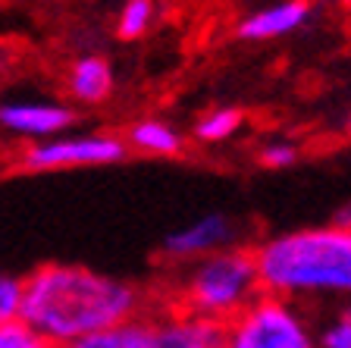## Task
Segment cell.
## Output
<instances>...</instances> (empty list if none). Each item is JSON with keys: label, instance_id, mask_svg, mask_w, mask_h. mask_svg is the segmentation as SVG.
<instances>
[{"label": "cell", "instance_id": "obj_4", "mask_svg": "<svg viewBox=\"0 0 351 348\" xmlns=\"http://www.w3.org/2000/svg\"><path fill=\"white\" fill-rule=\"evenodd\" d=\"M219 348H317V329L304 308L261 295L223 327Z\"/></svg>", "mask_w": 351, "mask_h": 348}, {"label": "cell", "instance_id": "obj_14", "mask_svg": "<svg viewBox=\"0 0 351 348\" xmlns=\"http://www.w3.org/2000/svg\"><path fill=\"white\" fill-rule=\"evenodd\" d=\"M157 16V3L154 0H125L117 13V35L123 41H138L141 35H147Z\"/></svg>", "mask_w": 351, "mask_h": 348}, {"label": "cell", "instance_id": "obj_11", "mask_svg": "<svg viewBox=\"0 0 351 348\" xmlns=\"http://www.w3.org/2000/svg\"><path fill=\"white\" fill-rule=\"evenodd\" d=\"M123 141L132 154L141 157H179L185 151V135L160 116H138L135 123H129Z\"/></svg>", "mask_w": 351, "mask_h": 348}, {"label": "cell", "instance_id": "obj_1", "mask_svg": "<svg viewBox=\"0 0 351 348\" xmlns=\"http://www.w3.org/2000/svg\"><path fill=\"white\" fill-rule=\"evenodd\" d=\"M154 311L145 286L82 264H41L22 279L19 320L53 348Z\"/></svg>", "mask_w": 351, "mask_h": 348}, {"label": "cell", "instance_id": "obj_8", "mask_svg": "<svg viewBox=\"0 0 351 348\" xmlns=\"http://www.w3.org/2000/svg\"><path fill=\"white\" fill-rule=\"evenodd\" d=\"M63 88L73 107H101L113 97L117 76L107 57L101 54H79L63 73Z\"/></svg>", "mask_w": 351, "mask_h": 348}, {"label": "cell", "instance_id": "obj_20", "mask_svg": "<svg viewBox=\"0 0 351 348\" xmlns=\"http://www.w3.org/2000/svg\"><path fill=\"white\" fill-rule=\"evenodd\" d=\"M7 69H10V54L3 51V47H0V79L7 76Z\"/></svg>", "mask_w": 351, "mask_h": 348}, {"label": "cell", "instance_id": "obj_16", "mask_svg": "<svg viewBox=\"0 0 351 348\" xmlns=\"http://www.w3.org/2000/svg\"><path fill=\"white\" fill-rule=\"evenodd\" d=\"M301 157L298 145L289 141V138H267L261 148H257V163L267 170H289L295 167Z\"/></svg>", "mask_w": 351, "mask_h": 348}, {"label": "cell", "instance_id": "obj_12", "mask_svg": "<svg viewBox=\"0 0 351 348\" xmlns=\"http://www.w3.org/2000/svg\"><path fill=\"white\" fill-rule=\"evenodd\" d=\"M60 348H157V311L107 327L101 333H88Z\"/></svg>", "mask_w": 351, "mask_h": 348}, {"label": "cell", "instance_id": "obj_13", "mask_svg": "<svg viewBox=\"0 0 351 348\" xmlns=\"http://www.w3.org/2000/svg\"><path fill=\"white\" fill-rule=\"evenodd\" d=\"M241 126H245V113L239 107H210L207 113L197 116L191 135L201 145H223V141L239 135Z\"/></svg>", "mask_w": 351, "mask_h": 348}, {"label": "cell", "instance_id": "obj_17", "mask_svg": "<svg viewBox=\"0 0 351 348\" xmlns=\"http://www.w3.org/2000/svg\"><path fill=\"white\" fill-rule=\"evenodd\" d=\"M0 348H53V345L44 336H38L32 327H25L22 320H13V323H0Z\"/></svg>", "mask_w": 351, "mask_h": 348}, {"label": "cell", "instance_id": "obj_19", "mask_svg": "<svg viewBox=\"0 0 351 348\" xmlns=\"http://www.w3.org/2000/svg\"><path fill=\"white\" fill-rule=\"evenodd\" d=\"M332 223H336V226H342V229H351V201L345 204L342 211L336 213V220H332Z\"/></svg>", "mask_w": 351, "mask_h": 348}, {"label": "cell", "instance_id": "obj_6", "mask_svg": "<svg viewBox=\"0 0 351 348\" xmlns=\"http://www.w3.org/2000/svg\"><path fill=\"white\" fill-rule=\"evenodd\" d=\"M75 126V107L60 97L16 95L0 101V132L25 145L57 138Z\"/></svg>", "mask_w": 351, "mask_h": 348}, {"label": "cell", "instance_id": "obj_7", "mask_svg": "<svg viewBox=\"0 0 351 348\" xmlns=\"http://www.w3.org/2000/svg\"><path fill=\"white\" fill-rule=\"evenodd\" d=\"M241 245L239 242V223L226 213H204L191 223L173 229L160 245V257L176 267H185L191 261H201L213 251Z\"/></svg>", "mask_w": 351, "mask_h": 348}, {"label": "cell", "instance_id": "obj_9", "mask_svg": "<svg viewBox=\"0 0 351 348\" xmlns=\"http://www.w3.org/2000/svg\"><path fill=\"white\" fill-rule=\"evenodd\" d=\"M311 16H314L311 0H279V3H270L257 13H248L235 25V35L251 44L276 41V38L295 35L298 29H304Z\"/></svg>", "mask_w": 351, "mask_h": 348}, {"label": "cell", "instance_id": "obj_2", "mask_svg": "<svg viewBox=\"0 0 351 348\" xmlns=\"http://www.w3.org/2000/svg\"><path fill=\"white\" fill-rule=\"evenodd\" d=\"M251 251L263 295L298 308L351 301V229L326 223L273 232Z\"/></svg>", "mask_w": 351, "mask_h": 348}, {"label": "cell", "instance_id": "obj_22", "mask_svg": "<svg viewBox=\"0 0 351 348\" xmlns=\"http://www.w3.org/2000/svg\"><path fill=\"white\" fill-rule=\"evenodd\" d=\"M345 3H351V0H345Z\"/></svg>", "mask_w": 351, "mask_h": 348}, {"label": "cell", "instance_id": "obj_18", "mask_svg": "<svg viewBox=\"0 0 351 348\" xmlns=\"http://www.w3.org/2000/svg\"><path fill=\"white\" fill-rule=\"evenodd\" d=\"M22 311V279L0 270V323L19 320Z\"/></svg>", "mask_w": 351, "mask_h": 348}, {"label": "cell", "instance_id": "obj_15", "mask_svg": "<svg viewBox=\"0 0 351 348\" xmlns=\"http://www.w3.org/2000/svg\"><path fill=\"white\" fill-rule=\"evenodd\" d=\"M317 348H351V301L339 305L332 317L317 329Z\"/></svg>", "mask_w": 351, "mask_h": 348}, {"label": "cell", "instance_id": "obj_5", "mask_svg": "<svg viewBox=\"0 0 351 348\" xmlns=\"http://www.w3.org/2000/svg\"><path fill=\"white\" fill-rule=\"evenodd\" d=\"M125 148L119 132H63L57 138L25 145L19 154V167L25 173H63V170H91L110 167L125 160Z\"/></svg>", "mask_w": 351, "mask_h": 348}, {"label": "cell", "instance_id": "obj_3", "mask_svg": "<svg viewBox=\"0 0 351 348\" xmlns=\"http://www.w3.org/2000/svg\"><path fill=\"white\" fill-rule=\"evenodd\" d=\"M261 295L254 251L248 245H232L185 264L182 273L176 276L173 301L167 308L226 327Z\"/></svg>", "mask_w": 351, "mask_h": 348}, {"label": "cell", "instance_id": "obj_10", "mask_svg": "<svg viewBox=\"0 0 351 348\" xmlns=\"http://www.w3.org/2000/svg\"><path fill=\"white\" fill-rule=\"evenodd\" d=\"M223 327L195 314L160 308L157 311V348H219Z\"/></svg>", "mask_w": 351, "mask_h": 348}, {"label": "cell", "instance_id": "obj_21", "mask_svg": "<svg viewBox=\"0 0 351 348\" xmlns=\"http://www.w3.org/2000/svg\"><path fill=\"white\" fill-rule=\"evenodd\" d=\"M345 126H348V135H351V113H348V123H345Z\"/></svg>", "mask_w": 351, "mask_h": 348}]
</instances>
